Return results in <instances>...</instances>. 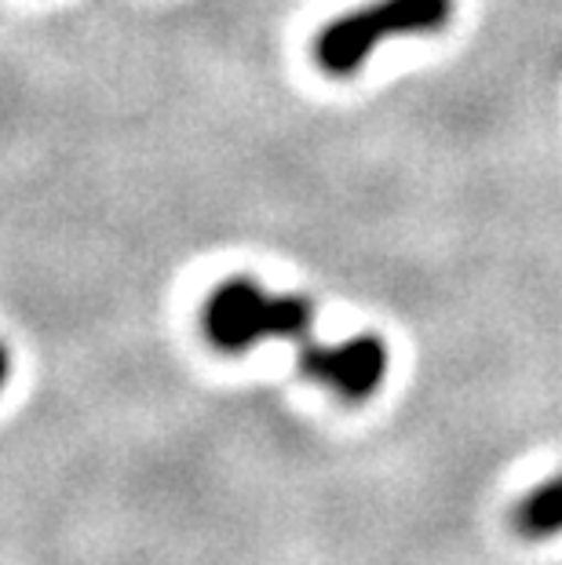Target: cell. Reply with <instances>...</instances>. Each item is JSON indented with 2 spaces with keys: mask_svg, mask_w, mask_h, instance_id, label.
I'll return each instance as SVG.
<instances>
[{
  "mask_svg": "<svg viewBox=\"0 0 562 565\" xmlns=\"http://www.w3.org/2000/svg\"><path fill=\"white\" fill-rule=\"evenodd\" d=\"M516 525L522 536H555L562 533V475H555L552 482H544L541 489H533L530 497L519 503Z\"/></svg>",
  "mask_w": 562,
  "mask_h": 565,
  "instance_id": "4",
  "label": "cell"
},
{
  "mask_svg": "<svg viewBox=\"0 0 562 565\" xmlns=\"http://www.w3.org/2000/svg\"><path fill=\"white\" fill-rule=\"evenodd\" d=\"M300 369L310 380L326 383L329 391L343 394L347 402L369 398L388 372V347L377 335H351L343 343L304 340Z\"/></svg>",
  "mask_w": 562,
  "mask_h": 565,
  "instance_id": "3",
  "label": "cell"
},
{
  "mask_svg": "<svg viewBox=\"0 0 562 565\" xmlns=\"http://www.w3.org/2000/svg\"><path fill=\"white\" fill-rule=\"evenodd\" d=\"M4 380H8V351L0 347V383H4Z\"/></svg>",
  "mask_w": 562,
  "mask_h": 565,
  "instance_id": "5",
  "label": "cell"
},
{
  "mask_svg": "<svg viewBox=\"0 0 562 565\" xmlns=\"http://www.w3.org/2000/svg\"><path fill=\"white\" fill-rule=\"evenodd\" d=\"M453 0H377L329 22L315 44L318 63L329 74H351L373 55V47L402 33H435L449 22Z\"/></svg>",
  "mask_w": 562,
  "mask_h": 565,
  "instance_id": "2",
  "label": "cell"
},
{
  "mask_svg": "<svg viewBox=\"0 0 562 565\" xmlns=\"http://www.w3.org/2000/svg\"><path fill=\"white\" fill-rule=\"evenodd\" d=\"M315 307L304 296H271L256 281L234 278L205 307V332L220 351H248L259 340H310Z\"/></svg>",
  "mask_w": 562,
  "mask_h": 565,
  "instance_id": "1",
  "label": "cell"
}]
</instances>
